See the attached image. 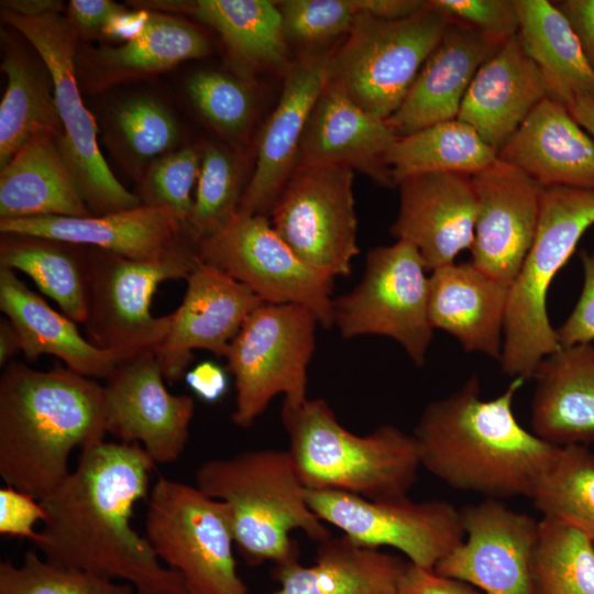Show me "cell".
<instances>
[{
  "label": "cell",
  "mask_w": 594,
  "mask_h": 594,
  "mask_svg": "<svg viewBox=\"0 0 594 594\" xmlns=\"http://www.w3.org/2000/svg\"><path fill=\"white\" fill-rule=\"evenodd\" d=\"M187 90L198 111L220 132L235 136L248 129L252 98L234 78L219 72H198L188 79Z\"/></svg>",
  "instance_id": "7bdbcfd3"
},
{
  "label": "cell",
  "mask_w": 594,
  "mask_h": 594,
  "mask_svg": "<svg viewBox=\"0 0 594 594\" xmlns=\"http://www.w3.org/2000/svg\"><path fill=\"white\" fill-rule=\"evenodd\" d=\"M427 271L417 249L404 240L370 250L359 284L334 298L333 324L346 339L388 337L422 366L433 338Z\"/></svg>",
  "instance_id": "7c38bea8"
},
{
  "label": "cell",
  "mask_w": 594,
  "mask_h": 594,
  "mask_svg": "<svg viewBox=\"0 0 594 594\" xmlns=\"http://www.w3.org/2000/svg\"><path fill=\"white\" fill-rule=\"evenodd\" d=\"M498 48L471 26L451 20L400 106L385 120L395 135L457 119L475 73Z\"/></svg>",
  "instance_id": "603a6c76"
},
{
  "label": "cell",
  "mask_w": 594,
  "mask_h": 594,
  "mask_svg": "<svg viewBox=\"0 0 594 594\" xmlns=\"http://www.w3.org/2000/svg\"><path fill=\"white\" fill-rule=\"evenodd\" d=\"M3 10L22 16H42L59 13L63 2L56 0H6L1 1Z\"/></svg>",
  "instance_id": "9f6ffc18"
},
{
  "label": "cell",
  "mask_w": 594,
  "mask_h": 594,
  "mask_svg": "<svg viewBox=\"0 0 594 594\" xmlns=\"http://www.w3.org/2000/svg\"><path fill=\"white\" fill-rule=\"evenodd\" d=\"M153 350L119 361L103 385L108 432L139 443L156 463L183 453L195 411L193 397L172 394Z\"/></svg>",
  "instance_id": "e0dca14e"
},
{
  "label": "cell",
  "mask_w": 594,
  "mask_h": 594,
  "mask_svg": "<svg viewBox=\"0 0 594 594\" xmlns=\"http://www.w3.org/2000/svg\"><path fill=\"white\" fill-rule=\"evenodd\" d=\"M543 518L594 540V453L585 446H557L530 496Z\"/></svg>",
  "instance_id": "74e56055"
},
{
  "label": "cell",
  "mask_w": 594,
  "mask_h": 594,
  "mask_svg": "<svg viewBox=\"0 0 594 594\" xmlns=\"http://www.w3.org/2000/svg\"><path fill=\"white\" fill-rule=\"evenodd\" d=\"M450 20L464 23L486 40L502 45L518 34L515 0H428Z\"/></svg>",
  "instance_id": "bcb514c9"
},
{
  "label": "cell",
  "mask_w": 594,
  "mask_h": 594,
  "mask_svg": "<svg viewBox=\"0 0 594 594\" xmlns=\"http://www.w3.org/2000/svg\"><path fill=\"white\" fill-rule=\"evenodd\" d=\"M46 513L41 502L14 487L0 488V534L26 538L37 542L36 521H44Z\"/></svg>",
  "instance_id": "c3c4849f"
},
{
  "label": "cell",
  "mask_w": 594,
  "mask_h": 594,
  "mask_svg": "<svg viewBox=\"0 0 594 594\" xmlns=\"http://www.w3.org/2000/svg\"><path fill=\"white\" fill-rule=\"evenodd\" d=\"M0 266L26 274L76 323L88 315V249L67 242L2 234Z\"/></svg>",
  "instance_id": "836d02e7"
},
{
  "label": "cell",
  "mask_w": 594,
  "mask_h": 594,
  "mask_svg": "<svg viewBox=\"0 0 594 594\" xmlns=\"http://www.w3.org/2000/svg\"><path fill=\"white\" fill-rule=\"evenodd\" d=\"M209 51L206 37L191 24L151 12L142 32L117 47H101L94 55L101 82H112L164 70Z\"/></svg>",
  "instance_id": "8d00e7d4"
},
{
  "label": "cell",
  "mask_w": 594,
  "mask_h": 594,
  "mask_svg": "<svg viewBox=\"0 0 594 594\" xmlns=\"http://www.w3.org/2000/svg\"><path fill=\"white\" fill-rule=\"evenodd\" d=\"M496 158L497 152L472 127L453 119L397 138L385 163L397 186L404 178L428 173L472 176Z\"/></svg>",
  "instance_id": "d590c367"
},
{
  "label": "cell",
  "mask_w": 594,
  "mask_h": 594,
  "mask_svg": "<svg viewBox=\"0 0 594 594\" xmlns=\"http://www.w3.org/2000/svg\"><path fill=\"white\" fill-rule=\"evenodd\" d=\"M546 97L541 74L517 34L477 69L457 119L472 127L498 153Z\"/></svg>",
  "instance_id": "d4e9b609"
},
{
  "label": "cell",
  "mask_w": 594,
  "mask_h": 594,
  "mask_svg": "<svg viewBox=\"0 0 594 594\" xmlns=\"http://www.w3.org/2000/svg\"><path fill=\"white\" fill-rule=\"evenodd\" d=\"M243 190L234 158L210 145L201 155L187 235L195 245L223 228L238 212Z\"/></svg>",
  "instance_id": "ab89813d"
},
{
  "label": "cell",
  "mask_w": 594,
  "mask_h": 594,
  "mask_svg": "<svg viewBox=\"0 0 594 594\" xmlns=\"http://www.w3.org/2000/svg\"><path fill=\"white\" fill-rule=\"evenodd\" d=\"M593 224L594 188L543 189L534 242L510 285L498 360L504 374L532 378L539 364L560 349L548 316V289Z\"/></svg>",
  "instance_id": "8992f818"
},
{
  "label": "cell",
  "mask_w": 594,
  "mask_h": 594,
  "mask_svg": "<svg viewBox=\"0 0 594 594\" xmlns=\"http://www.w3.org/2000/svg\"><path fill=\"white\" fill-rule=\"evenodd\" d=\"M0 594H138L129 583H118L86 571L62 566L28 551L21 565L0 563Z\"/></svg>",
  "instance_id": "60d3db41"
},
{
  "label": "cell",
  "mask_w": 594,
  "mask_h": 594,
  "mask_svg": "<svg viewBox=\"0 0 594 594\" xmlns=\"http://www.w3.org/2000/svg\"><path fill=\"white\" fill-rule=\"evenodd\" d=\"M155 462L139 443L81 449L78 464L41 502L46 517L35 547L45 560L131 584L138 594H189L131 524Z\"/></svg>",
  "instance_id": "6da1fadb"
},
{
  "label": "cell",
  "mask_w": 594,
  "mask_h": 594,
  "mask_svg": "<svg viewBox=\"0 0 594 594\" xmlns=\"http://www.w3.org/2000/svg\"><path fill=\"white\" fill-rule=\"evenodd\" d=\"M572 118L591 135L594 136V98L578 95L566 105Z\"/></svg>",
  "instance_id": "6f0895ef"
},
{
  "label": "cell",
  "mask_w": 594,
  "mask_h": 594,
  "mask_svg": "<svg viewBox=\"0 0 594 594\" xmlns=\"http://www.w3.org/2000/svg\"><path fill=\"white\" fill-rule=\"evenodd\" d=\"M146 539L189 594H248L233 557L228 505L197 486L158 477L147 499Z\"/></svg>",
  "instance_id": "30bf717a"
},
{
  "label": "cell",
  "mask_w": 594,
  "mask_h": 594,
  "mask_svg": "<svg viewBox=\"0 0 594 594\" xmlns=\"http://www.w3.org/2000/svg\"><path fill=\"white\" fill-rule=\"evenodd\" d=\"M125 8L110 0H72L68 4L69 20L76 29L100 31Z\"/></svg>",
  "instance_id": "816d5d0a"
},
{
  "label": "cell",
  "mask_w": 594,
  "mask_h": 594,
  "mask_svg": "<svg viewBox=\"0 0 594 594\" xmlns=\"http://www.w3.org/2000/svg\"><path fill=\"white\" fill-rule=\"evenodd\" d=\"M532 432L554 446L594 440V345L560 348L536 370Z\"/></svg>",
  "instance_id": "83f0119b"
},
{
  "label": "cell",
  "mask_w": 594,
  "mask_h": 594,
  "mask_svg": "<svg viewBox=\"0 0 594 594\" xmlns=\"http://www.w3.org/2000/svg\"><path fill=\"white\" fill-rule=\"evenodd\" d=\"M514 378L493 399L480 397L472 375L451 395L429 403L414 430L421 466L449 486L486 496L530 497L557 446L516 419Z\"/></svg>",
  "instance_id": "7a4b0ae2"
},
{
  "label": "cell",
  "mask_w": 594,
  "mask_h": 594,
  "mask_svg": "<svg viewBox=\"0 0 594 594\" xmlns=\"http://www.w3.org/2000/svg\"><path fill=\"white\" fill-rule=\"evenodd\" d=\"M220 365L205 361L186 372L185 380L189 388L204 402L216 403L227 393L228 375Z\"/></svg>",
  "instance_id": "f5cc1de1"
},
{
  "label": "cell",
  "mask_w": 594,
  "mask_h": 594,
  "mask_svg": "<svg viewBox=\"0 0 594 594\" xmlns=\"http://www.w3.org/2000/svg\"><path fill=\"white\" fill-rule=\"evenodd\" d=\"M318 323L310 309L296 304L263 302L245 319L226 355L237 389V426L251 427L279 394L290 406L307 399Z\"/></svg>",
  "instance_id": "8fae6325"
},
{
  "label": "cell",
  "mask_w": 594,
  "mask_h": 594,
  "mask_svg": "<svg viewBox=\"0 0 594 594\" xmlns=\"http://www.w3.org/2000/svg\"><path fill=\"white\" fill-rule=\"evenodd\" d=\"M354 170L342 165L296 166L271 211V223L306 263L336 278L360 253Z\"/></svg>",
  "instance_id": "5bb4252c"
},
{
  "label": "cell",
  "mask_w": 594,
  "mask_h": 594,
  "mask_svg": "<svg viewBox=\"0 0 594 594\" xmlns=\"http://www.w3.org/2000/svg\"><path fill=\"white\" fill-rule=\"evenodd\" d=\"M57 138L43 134L32 139L0 169V219L92 215L58 150Z\"/></svg>",
  "instance_id": "4dcf8cb0"
},
{
  "label": "cell",
  "mask_w": 594,
  "mask_h": 594,
  "mask_svg": "<svg viewBox=\"0 0 594 594\" xmlns=\"http://www.w3.org/2000/svg\"><path fill=\"white\" fill-rule=\"evenodd\" d=\"M581 260L583 288L574 309L557 329L560 348L590 344L594 340V249L591 252L583 251Z\"/></svg>",
  "instance_id": "7dc6e473"
},
{
  "label": "cell",
  "mask_w": 594,
  "mask_h": 594,
  "mask_svg": "<svg viewBox=\"0 0 594 594\" xmlns=\"http://www.w3.org/2000/svg\"><path fill=\"white\" fill-rule=\"evenodd\" d=\"M0 231L90 246L134 260L156 258L191 241L170 210L145 205L102 216L0 219Z\"/></svg>",
  "instance_id": "7402d4cb"
},
{
  "label": "cell",
  "mask_w": 594,
  "mask_h": 594,
  "mask_svg": "<svg viewBox=\"0 0 594 594\" xmlns=\"http://www.w3.org/2000/svg\"><path fill=\"white\" fill-rule=\"evenodd\" d=\"M1 70L8 84L0 103V169L32 139L62 135L47 68L36 66L20 51L10 48Z\"/></svg>",
  "instance_id": "e575fe53"
},
{
  "label": "cell",
  "mask_w": 594,
  "mask_h": 594,
  "mask_svg": "<svg viewBox=\"0 0 594 594\" xmlns=\"http://www.w3.org/2000/svg\"><path fill=\"white\" fill-rule=\"evenodd\" d=\"M201 156L194 147L163 155L151 165L141 187L142 205L170 210L187 233Z\"/></svg>",
  "instance_id": "b9f144b4"
},
{
  "label": "cell",
  "mask_w": 594,
  "mask_h": 594,
  "mask_svg": "<svg viewBox=\"0 0 594 594\" xmlns=\"http://www.w3.org/2000/svg\"><path fill=\"white\" fill-rule=\"evenodd\" d=\"M359 13L370 14L384 20L408 18L422 10L424 0H355Z\"/></svg>",
  "instance_id": "db71d44e"
},
{
  "label": "cell",
  "mask_w": 594,
  "mask_h": 594,
  "mask_svg": "<svg viewBox=\"0 0 594 594\" xmlns=\"http://www.w3.org/2000/svg\"><path fill=\"white\" fill-rule=\"evenodd\" d=\"M199 260L251 289L263 302L310 309L333 326V280L306 263L280 238L267 216L237 212L219 231L196 244Z\"/></svg>",
  "instance_id": "4fadbf2b"
},
{
  "label": "cell",
  "mask_w": 594,
  "mask_h": 594,
  "mask_svg": "<svg viewBox=\"0 0 594 594\" xmlns=\"http://www.w3.org/2000/svg\"><path fill=\"white\" fill-rule=\"evenodd\" d=\"M397 187L399 209L391 233L413 244L428 271L454 263L471 249L476 197L470 175L420 174L404 178Z\"/></svg>",
  "instance_id": "44dd1931"
},
{
  "label": "cell",
  "mask_w": 594,
  "mask_h": 594,
  "mask_svg": "<svg viewBox=\"0 0 594 594\" xmlns=\"http://www.w3.org/2000/svg\"><path fill=\"white\" fill-rule=\"evenodd\" d=\"M497 157L543 188H594V140L565 106L548 97L534 108Z\"/></svg>",
  "instance_id": "484cf974"
},
{
  "label": "cell",
  "mask_w": 594,
  "mask_h": 594,
  "mask_svg": "<svg viewBox=\"0 0 594 594\" xmlns=\"http://www.w3.org/2000/svg\"><path fill=\"white\" fill-rule=\"evenodd\" d=\"M553 3L571 25L594 72V0H562Z\"/></svg>",
  "instance_id": "f907efd6"
},
{
  "label": "cell",
  "mask_w": 594,
  "mask_h": 594,
  "mask_svg": "<svg viewBox=\"0 0 594 594\" xmlns=\"http://www.w3.org/2000/svg\"><path fill=\"white\" fill-rule=\"evenodd\" d=\"M471 179L476 218L470 262L512 285L534 242L544 188L498 157Z\"/></svg>",
  "instance_id": "ac0fdd59"
},
{
  "label": "cell",
  "mask_w": 594,
  "mask_h": 594,
  "mask_svg": "<svg viewBox=\"0 0 594 594\" xmlns=\"http://www.w3.org/2000/svg\"><path fill=\"white\" fill-rule=\"evenodd\" d=\"M114 125L127 150L142 161L161 157L178 138L176 121L168 109L145 97L123 102L114 112Z\"/></svg>",
  "instance_id": "ee69618b"
},
{
  "label": "cell",
  "mask_w": 594,
  "mask_h": 594,
  "mask_svg": "<svg viewBox=\"0 0 594 594\" xmlns=\"http://www.w3.org/2000/svg\"><path fill=\"white\" fill-rule=\"evenodd\" d=\"M406 563L398 557L362 547L346 536L320 542L315 563L277 564L279 588L272 594H397Z\"/></svg>",
  "instance_id": "f546056e"
},
{
  "label": "cell",
  "mask_w": 594,
  "mask_h": 594,
  "mask_svg": "<svg viewBox=\"0 0 594 594\" xmlns=\"http://www.w3.org/2000/svg\"><path fill=\"white\" fill-rule=\"evenodd\" d=\"M199 262L196 245L189 240L148 260L88 249V315L84 324L89 341L117 353L120 361L154 351L172 322V312L163 317L151 312L157 286L165 280L186 279Z\"/></svg>",
  "instance_id": "52a82bcc"
},
{
  "label": "cell",
  "mask_w": 594,
  "mask_h": 594,
  "mask_svg": "<svg viewBox=\"0 0 594 594\" xmlns=\"http://www.w3.org/2000/svg\"><path fill=\"white\" fill-rule=\"evenodd\" d=\"M518 37L538 67L547 97L565 106L578 95L594 98V72L565 16L548 0H515Z\"/></svg>",
  "instance_id": "1f68e13d"
},
{
  "label": "cell",
  "mask_w": 594,
  "mask_h": 594,
  "mask_svg": "<svg viewBox=\"0 0 594 594\" xmlns=\"http://www.w3.org/2000/svg\"><path fill=\"white\" fill-rule=\"evenodd\" d=\"M531 575L535 594H594V540L542 517Z\"/></svg>",
  "instance_id": "f35d334b"
},
{
  "label": "cell",
  "mask_w": 594,
  "mask_h": 594,
  "mask_svg": "<svg viewBox=\"0 0 594 594\" xmlns=\"http://www.w3.org/2000/svg\"><path fill=\"white\" fill-rule=\"evenodd\" d=\"M509 290L510 285L471 262L438 267L429 277L430 323L465 351L499 360Z\"/></svg>",
  "instance_id": "4316f807"
},
{
  "label": "cell",
  "mask_w": 594,
  "mask_h": 594,
  "mask_svg": "<svg viewBox=\"0 0 594 594\" xmlns=\"http://www.w3.org/2000/svg\"><path fill=\"white\" fill-rule=\"evenodd\" d=\"M185 280L183 301L172 312L167 334L154 349L169 384L186 374L194 350L226 358L245 319L263 304L245 285L201 261Z\"/></svg>",
  "instance_id": "d6986e66"
},
{
  "label": "cell",
  "mask_w": 594,
  "mask_h": 594,
  "mask_svg": "<svg viewBox=\"0 0 594 594\" xmlns=\"http://www.w3.org/2000/svg\"><path fill=\"white\" fill-rule=\"evenodd\" d=\"M108 432L103 385L69 369L9 362L0 377V476L37 501L69 475L74 448Z\"/></svg>",
  "instance_id": "3957f363"
},
{
  "label": "cell",
  "mask_w": 594,
  "mask_h": 594,
  "mask_svg": "<svg viewBox=\"0 0 594 594\" xmlns=\"http://www.w3.org/2000/svg\"><path fill=\"white\" fill-rule=\"evenodd\" d=\"M306 501L322 521L342 530L353 542L374 549L395 548L410 563L428 570L464 538L460 510L444 501L414 502L407 496L369 499L310 488Z\"/></svg>",
  "instance_id": "9a60e30c"
},
{
  "label": "cell",
  "mask_w": 594,
  "mask_h": 594,
  "mask_svg": "<svg viewBox=\"0 0 594 594\" xmlns=\"http://www.w3.org/2000/svg\"><path fill=\"white\" fill-rule=\"evenodd\" d=\"M21 351L20 337L8 318L0 320V365L6 366Z\"/></svg>",
  "instance_id": "680465c9"
},
{
  "label": "cell",
  "mask_w": 594,
  "mask_h": 594,
  "mask_svg": "<svg viewBox=\"0 0 594 594\" xmlns=\"http://www.w3.org/2000/svg\"><path fill=\"white\" fill-rule=\"evenodd\" d=\"M277 4L286 37L305 43L348 34L359 14L355 0H285Z\"/></svg>",
  "instance_id": "f6af8a7d"
},
{
  "label": "cell",
  "mask_w": 594,
  "mask_h": 594,
  "mask_svg": "<svg viewBox=\"0 0 594 594\" xmlns=\"http://www.w3.org/2000/svg\"><path fill=\"white\" fill-rule=\"evenodd\" d=\"M0 309L16 329L21 352L30 362L48 354L82 376L106 380L120 361L117 353L86 340L75 321L53 309L13 270L2 266Z\"/></svg>",
  "instance_id": "f1b7e54d"
},
{
  "label": "cell",
  "mask_w": 594,
  "mask_h": 594,
  "mask_svg": "<svg viewBox=\"0 0 594 594\" xmlns=\"http://www.w3.org/2000/svg\"><path fill=\"white\" fill-rule=\"evenodd\" d=\"M397 594H485L475 586L438 574L435 570L406 563Z\"/></svg>",
  "instance_id": "681fc988"
},
{
  "label": "cell",
  "mask_w": 594,
  "mask_h": 594,
  "mask_svg": "<svg viewBox=\"0 0 594 594\" xmlns=\"http://www.w3.org/2000/svg\"><path fill=\"white\" fill-rule=\"evenodd\" d=\"M151 12L127 10L117 14L103 29L102 33L125 42L136 37L144 29Z\"/></svg>",
  "instance_id": "11a10c76"
},
{
  "label": "cell",
  "mask_w": 594,
  "mask_h": 594,
  "mask_svg": "<svg viewBox=\"0 0 594 594\" xmlns=\"http://www.w3.org/2000/svg\"><path fill=\"white\" fill-rule=\"evenodd\" d=\"M196 486L228 505L234 544L250 564L297 560L290 532L299 529L323 542L331 536L306 501L290 453L252 450L201 463Z\"/></svg>",
  "instance_id": "277c9868"
},
{
  "label": "cell",
  "mask_w": 594,
  "mask_h": 594,
  "mask_svg": "<svg viewBox=\"0 0 594 594\" xmlns=\"http://www.w3.org/2000/svg\"><path fill=\"white\" fill-rule=\"evenodd\" d=\"M146 7L183 12L215 29L232 54L252 66L287 68V37L276 1H153Z\"/></svg>",
  "instance_id": "d6a6232c"
},
{
  "label": "cell",
  "mask_w": 594,
  "mask_h": 594,
  "mask_svg": "<svg viewBox=\"0 0 594 594\" xmlns=\"http://www.w3.org/2000/svg\"><path fill=\"white\" fill-rule=\"evenodd\" d=\"M288 452L305 486L369 499L407 496L421 466L417 441L396 426L359 436L344 428L324 399L283 404Z\"/></svg>",
  "instance_id": "5b68a950"
},
{
  "label": "cell",
  "mask_w": 594,
  "mask_h": 594,
  "mask_svg": "<svg viewBox=\"0 0 594 594\" xmlns=\"http://www.w3.org/2000/svg\"><path fill=\"white\" fill-rule=\"evenodd\" d=\"M450 19L429 6L399 20L359 13L333 52L329 81L372 117L386 120L400 106Z\"/></svg>",
  "instance_id": "ba28073f"
},
{
  "label": "cell",
  "mask_w": 594,
  "mask_h": 594,
  "mask_svg": "<svg viewBox=\"0 0 594 594\" xmlns=\"http://www.w3.org/2000/svg\"><path fill=\"white\" fill-rule=\"evenodd\" d=\"M3 19L34 47L47 68L63 133L58 150L76 187L95 216L142 206L113 175L97 142V124L80 97L75 73L77 29L61 13L22 16L2 10Z\"/></svg>",
  "instance_id": "9c48e42d"
},
{
  "label": "cell",
  "mask_w": 594,
  "mask_h": 594,
  "mask_svg": "<svg viewBox=\"0 0 594 594\" xmlns=\"http://www.w3.org/2000/svg\"><path fill=\"white\" fill-rule=\"evenodd\" d=\"M332 54H306L285 69L282 94L263 129L255 168L238 212L271 213L296 168L306 124L330 77Z\"/></svg>",
  "instance_id": "ffe728a7"
},
{
  "label": "cell",
  "mask_w": 594,
  "mask_h": 594,
  "mask_svg": "<svg viewBox=\"0 0 594 594\" xmlns=\"http://www.w3.org/2000/svg\"><path fill=\"white\" fill-rule=\"evenodd\" d=\"M464 538L435 566L485 594H535L532 560L539 520L486 498L460 510Z\"/></svg>",
  "instance_id": "2e32d148"
},
{
  "label": "cell",
  "mask_w": 594,
  "mask_h": 594,
  "mask_svg": "<svg viewBox=\"0 0 594 594\" xmlns=\"http://www.w3.org/2000/svg\"><path fill=\"white\" fill-rule=\"evenodd\" d=\"M397 136L328 80L299 145L297 165H342L394 186L385 157Z\"/></svg>",
  "instance_id": "cb8c5ba5"
}]
</instances>
